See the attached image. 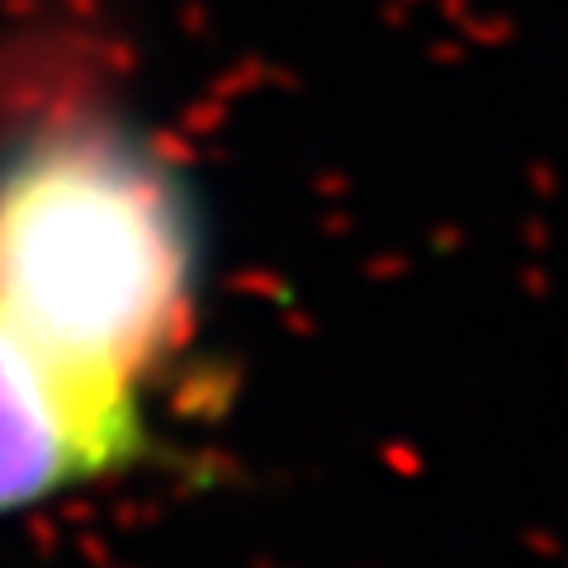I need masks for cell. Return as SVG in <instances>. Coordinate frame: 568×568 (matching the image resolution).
<instances>
[{
  "label": "cell",
  "mask_w": 568,
  "mask_h": 568,
  "mask_svg": "<svg viewBox=\"0 0 568 568\" xmlns=\"http://www.w3.org/2000/svg\"><path fill=\"white\" fill-rule=\"evenodd\" d=\"M209 219L185 162L100 95L0 123V342L114 478L156 459V394L194 346Z\"/></svg>",
  "instance_id": "obj_1"
},
{
  "label": "cell",
  "mask_w": 568,
  "mask_h": 568,
  "mask_svg": "<svg viewBox=\"0 0 568 568\" xmlns=\"http://www.w3.org/2000/svg\"><path fill=\"white\" fill-rule=\"evenodd\" d=\"M110 478V465L81 422L33 375L29 361L0 342V521Z\"/></svg>",
  "instance_id": "obj_2"
}]
</instances>
